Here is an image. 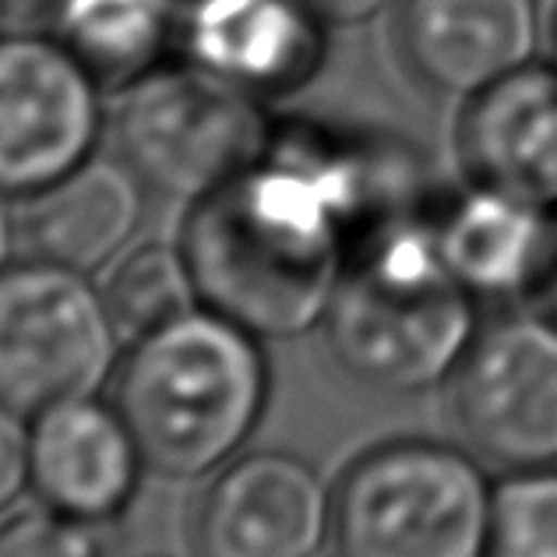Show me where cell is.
Here are the masks:
<instances>
[{
	"instance_id": "1",
	"label": "cell",
	"mask_w": 557,
	"mask_h": 557,
	"mask_svg": "<svg viewBox=\"0 0 557 557\" xmlns=\"http://www.w3.org/2000/svg\"><path fill=\"white\" fill-rule=\"evenodd\" d=\"M428 195L399 141L275 121L240 177L187 205L177 240L205 307L265 343H293L321 329L363 233Z\"/></svg>"
},
{
	"instance_id": "2",
	"label": "cell",
	"mask_w": 557,
	"mask_h": 557,
	"mask_svg": "<svg viewBox=\"0 0 557 557\" xmlns=\"http://www.w3.org/2000/svg\"><path fill=\"white\" fill-rule=\"evenodd\" d=\"M434 201L423 198L363 233L318 329L335 368L392 399L448 385L480 332V300L437 247Z\"/></svg>"
},
{
	"instance_id": "3",
	"label": "cell",
	"mask_w": 557,
	"mask_h": 557,
	"mask_svg": "<svg viewBox=\"0 0 557 557\" xmlns=\"http://www.w3.org/2000/svg\"><path fill=\"white\" fill-rule=\"evenodd\" d=\"M265 346L205 304L127 343L110 399L135 431L149 473L170 483L209 480L240 456L272 403Z\"/></svg>"
},
{
	"instance_id": "4",
	"label": "cell",
	"mask_w": 557,
	"mask_h": 557,
	"mask_svg": "<svg viewBox=\"0 0 557 557\" xmlns=\"http://www.w3.org/2000/svg\"><path fill=\"white\" fill-rule=\"evenodd\" d=\"M491 494L473 448L392 437L335 476L329 544L335 557H483Z\"/></svg>"
},
{
	"instance_id": "5",
	"label": "cell",
	"mask_w": 557,
	"mask_h": 557,
	"mask_svg": "<svg viewBox=\"0 0 557 557\" xmlns=\"http://www.w3.org/2000/svg\"><path fill=\"white\" fill-rule=\"evenodd\" d=\"M269 102L177 53L116 92V159L149 195L195 205L269 149Z\"/></svg>"
},
{
	"instance_id": "6",
	"label": "cell",
	"mask_w": 557,
	"mask_h": 557,
	"mask_svg": "<svg viewBox=\"0 0 557 557\" xmlns=\"http://www.w3.org/2000/svg\"><path fill=\"white\" fill-rule=\"evenodd\" d=\"M121 343L96 275L33 255L0 269V403L14 413L102 392Z\"/></svg>"
},
{
	"instance_id": "7",
	"label": "cell",
	"mask_w": 557,
	"mask_h": 557,
	"mask_svg": "<svg viewBox=\"0 0 557 557\" xmlns=\"http://www.w3.org/2000/svg\"><path fill=\"white\" fill-rule=\"evenodd\" d=\"M448 395L466 445L483 462H557V321L536 307L480 325Z\"/></svg>"
},
{
	"instance_id": "8",
	"label": "cell",
	"mask_w": 557,
	"mask_h": 557,
	"mask_svg": "<svg viewBox=\"0 0 557 557\" xmlns=\"http://www.w3.org/2000/svg\"><path fill=\"white\" fill-rule=\"evenodd\" d=\"M96 78L53 36H0V198L22 205L99 152Z\"/></svg>"
},
{
	"instance_id": "9",
	"label": "cell",
	"mask_w": 557,
	"mask_h": 557,
	"mask_svg": "<svg viewBox=\"0 0 557 557\" xmlns=\"http://www.w3.org/2000/svg\"><path fill=\"white\" fill-rule=\"evenodd\" d=\"M329 540L332 483L286 448H244L190 511L195 557H318Z\"/></svg>"
},
{
	"instance_id": "10",
	"label": "cell",
	"mask_w": 557,
	"mask_h": 557,
	"mask_svg": "<svg viewBox=\"0 0 557 557\" xmlns=\"http://www.w3.org/2000/svg\"><path fill=\"white\" fill-rule=\"evenodd\" d=\"M149 462L113 399L78 395L28 417V491L85 525L124 519Z\"/></svg>"
},
{
	"instance_id": "11",
	"label": "cell",
	"mask_w": 557,
	"mask_h": 557,
	"mask_svg": "<svg viewBox=\"0 0 557 557\" xmlns=\"http://www.w3.org/2000/svg\"><path fill=\"white\" fill-rule=\"evenodd\" d=\"M540 42L536 0H392L388 47L406 78L466 99L530 64Z\"/></svg>"
},
{
	"instance_id": "12",
	"label": "cell",
	"mask_w": 557,
	"mask_h": 557,
	"mask_svg": "<svg viewBox=\"0 0 557 557\" xmlns=\"http://www.w3.org/2000/svg\"><path fill=\"white\" fill-rule=\"evenodd\" d=\"M332 28L300 0H201L181 14L184 57L269 107L300 96L329 64Z\"/></svg>"
},
{
	"instance_id": "13",
	"label": "cell",
	"mask_w": 557,
	"mask_h": 557,
	"mask_svg": "<svg viewBox=\"0 0 557 557\" xmlns=\"http://www.w3.org/2000/svg\"><path fill=\"white\" fill-rule=\"evenodd\" d=\"M451 145L466 181L557 212V64L530 61L466 96Z\"/></svg>"
},
{
	"instance_id": "14",
	"label": "cell",
	"mask_w": 557,
	"mask_h": 557,
	"mask_svg": "<svg viewBox=\"0 0 557 557\" xmlns=\"http://www.w3.org/2000/svg\"><path fill=\"white\" fill-rule=\"evenodd\" d=\"M145 195L149 190L124 159L96 152L67 177L18 205V240L25 255L99 275L127 244H135Z\"/></svg>"
},
{
	"instance_id": "15",
	"label": "cell",
	"mask_w": 557,
	"mask_h": 557,
	"mask_svg": "<svg viewBox=\"0 0 557 557\" xmlns=\"http://www.w3.org/2000/svg\"><path fill=\"white\" fill-rule=\"evenodd\" d=\"M434 233L448 272L476 300L533 293L544 272L554 212L466 181L434 201Z\"/></svg>"
},
{
	"instance_id": "16",
	"label": "cell",
	"mask_w": 557,
	"mask_h": 557,
	"mask_svg": "<svg viewBox=\"0 0 557 557\" xmlns=\"http://www.w3.org/2000/svg\"><path fill=\"white\" fill-rule=\"evenodd\" d=\"M50 36L116 96L177 47L181 14L173 0H61Z\"/></svg>"
},
{
	"instance_id": "17",
	"label": "cell",
	"mask_w": 557,
	"mask_h": 557,
	"mask_svg": "<svg viewBox=\"0 0 557 557\" xmlns=\"http://www.w3.org/2000/svg\"><path fill=\"white\" fill-rule=\"evenodd\" d=\"M113 329L124 343L170 325L201 304L181 240H135L96 275Z\"/></svg>"
},
{
	"instance_id": "18",
	"label": "cell",
	"mask_w": 557,
	"mask_h": 557,
	"mask_svg": "<svg viewBox=\"0 0 557 557\" xmlns=\"http://www.w3.org/2000/svg\"><path fill=\"white\" fill-rule=\"evenodd\" d=\"M483 557H557V462L505 469L491 494Z\"/></svg>"
},
{
	"instance_id": "19",
	"label": "cell",
	"mask_w": 557,
	"mask_h": 557,
	"mask_svg": "<svg viewBox=\"0 0 557 557\" xmlns=\"http://www.w3.org/2000/svg\"><path fill=\"white\" fill-rule=\"evenodd\" d=\"M0 557H102L96 525L47 505L14 508L0 519Z\"/></svg>"
},
{
	"instance_id": "20",
	"label": "cell",
	"mask_w": 557,
	"mask_h": 557,
	"mask_svg": "<svg viewBox=\"0 0 557 557\" xmlns=\"http://www.w3.org/2000/svg\"><path fill=\"white\" fill-rule=\"evenodd\" d=\"M28 491V417L0 403V519Z\"/></svg>"
},
{
	"instance_id": "21",
	"label": "cell",
	"mask_w": 557,
	"mask_h": 557,
	"mask_svg": "<svg viewBox=\"0 0 557 557\" xmlns=\"http://www.w3.org/2000/svg\"><path fill=\"white\" fill-rule=\"evenodd\" d=\"M300 4L318 14L329 28H354L388 11L392 0H300Z\"/></svg>"
},
{
	"instance_id": "22",
	"label": "cell",
	"mask_w": 557,
	"mask_h": 557,
	"mask_svg": "<svg viewBox=\"0 0 557 557\" xmlns=\"http://www.w3.org/2000/svg\"><path fill=\"white\" fill-rule=\"evenodd\" d=\"M530 297L536 300V307L544 314H550L557 321V212H554V233H550V247H547V261L544 272H540L536 286Z\"/></svg>"
},
{
	"instance_id": "23",
	"label": "cell",
	"mask_w": 557,
	"mask_h": 557,
	"mask_svg": "<svg viewBox=\"0 0 557 557\" xmlns=\"http://www.w3.org/2000/svg\"><path fill=\"white\" fill-rule=\"evenodd\" d=\"M11 201L0 198V269L11 265V255H14V244H18V223H14V215L8 209Z\"/></svg>"
},
{
	"instance_id": "24",
	"label": "cell",
	"mask_w": 557,
	"mask_h": 557,
	"mask_svg": "<svg viewBox=\"0 0 557 557\" xmlns=\"http://www.w3.org/2000/svg\"><path fill=\"white\" fill-rule=\"evenodd\" d=\"M201 0H173V8H177V14H184V11H190V8H198Z\"/></svg>"
},
{
	"instance_id": "25",
	"label": "cell",
	"mask_w": 557,
	"mask_h": 557,
	"mask_svg": "<svg viewBox=\"0 0 557 557\" xmlns=\"http://www.w3.org/2000/svg\"><path fill=\"white\" fill-rule=\"evenodd\" d=\"M550 28H554V42H557V11H554V25Z\"/></svg>"
}]
</instances>
